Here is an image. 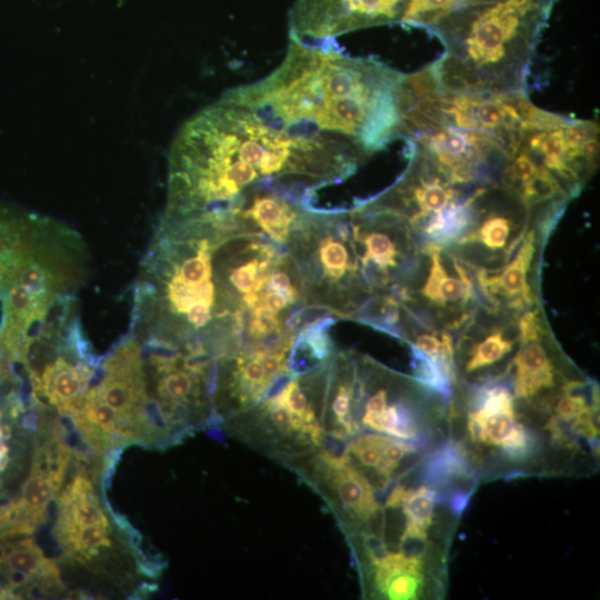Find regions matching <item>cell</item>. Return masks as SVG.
<instances>
[{"instance_id":"cell-1","label":"cell","mask_w":600,"mask_h":600,"mask_svg":"<svg viewBox=\"0 0 600 600\" xmlns=\"http://www.w3.org/2000/svg\"><path fill=\"white\" fill-rule=\"evenodd\" d=\"M364 157L350 141L289 132L223 94L188 120L173 140L166 213L217 209L249 186L286 174L333 181Z\"/></svg>"},{"instance_id":"cell-2","label":"cell","mask_w":600,"mask_h":600,"mask_svg":"<svg viewBox=\"0 0 600 600\" xmlns=\"http://www.w3.org/2000/svg\"><path fill=\"white\" fill-rule=\"evenodd\" d=\"M404 77L374 59L344 56L333 44L290 39L272 73L224 96L289 132L347 140L371 154L400 137Z\"/></svg>"},{"instance_id":"cell-3","label":"cell","mask_w":600,"mask_h":600,"mask_svg":"<svg viewBox=\"0 0 600 600\" xmlns=\"http://www.w3.org/2000/svg\"><path fill=\"white\" fill-rule=\"evenodd\" d=\"M82 238L50 217L0 203V348L27 354L52 312L74 297L88 272Z\"/></svg>"},{"instance_id":"cell-4","label":"cell","mask_w":600,"mask_h":600,"mask_svg":"<svg viewBox=\"0 0 600 600\" xmlns=\"http://www.w3.org/2000/svg\"><path fill=\"white\" fill-rule=\"evenodd\" d=\"M558 0L467 2L430 30L444 47L428 66L444 90L478 93L526 91L536 48Z\"/></svg>"},{"instance_id":"cell-5","label":"cell","mask_w":600,"mask_h":600,"mask_svg":"<svg viewBox=\"0 0 600 600\" xmlns=\"http://www.w3.org/2000/svg\"><path fill=\"white\" fill-rule=\"evenodd\" d=\"M516 146L554 174L571 197L593 172L599 153V126L538 108L519 130Z\"/></svg>"},{"instance_id":"cell-6","label":"cell","mask_w":600,"mask_h":600,"mask_svg":"<svg viewBox=\"0 0 600 600\" xmlns=\"http://www.w3.org/2000/svg\"><path fill=\"white\" fill-rule=\"evenodd\" d=\"M410 0H297L290 13V39L329 44L349 31L401 22Z\"/></svg>"},{"instance_id":"cell-7","label":"cell","mask_w":600,"mask_h":600,"mask_svg":"<svg viewBox=\"0 0 600 600\" xmlns=\"http://www.w3.org/2000/svg\"><path fill=\"white\" fill-rule=\"evenodd\" d=\"M312 462L317 481L331 491L336 503L350 519L362 523L380 513L373 487L347 458L326 449L318 452Z\"/></svg>"},{"instance_id":"cell-8","label":"cell","mask_w":600,"mask_h":600,"mask_svg":"<svg viewBox=\"0 0 600 600\" xmlns=\"http://www.w3.org/2000/svg\"><path fill=\"white\" fill-rule=\"evenodd\" d=\"M421 481L440 496L454 516H461L479 483V474L462 444L452 440L427 457Z\"/></svg>"},{"instance_id":"cell-9","label":"cell","mask_w":600,"mask_h":600,"mask_svg":"<svg viewBox=\"0 0 600 600\" xmlns=\"http://www.w3.org/2000/svg\"><path fill=\"white\" fill-rule=\"evenodd\" d=\"M373 586L382 598L391 600L418 599L426 588L424 560L390 552L376 566Z\"/></svg>"},{"instance_id":"cell-10","label":"cell","mask_w":600,"mask_h":600,"mask_svg":"<svg viewBox=\"0 0 600 600\" xmlns=\"http://www.w3.org/2000/svg\"><path fill=\"white\" fill-rule=\"evenodd\" d=\"M241 211L277 241H284L299 212L278 193L240 194Z\"/></svg>"},{"instance_id":"cell-11","label":"cell","mask_w":600,"mask_h":600,"mask_svg":"<svg viewBox=\"0 0 600 600\" xmlns=\"http://www.w3.org/2000/svg\"><path fill=\"white\" fill-rule=\"evenodd\" d=\"M514 396L529 399L542 389L553 384V369L548 354L538 341L522 342L516 356Z\"/></svg>"},{"instance_id":"cell-12","label":"cell","mask_w":600,"mask_h":600,"mask_svg":"<svg viewBox=\"0 0 600 600\" xmlns=\"http://www.w3.org/2000/svg\"><path fill=\"white\" fill-rule=\"evenodd\" d=\"M59 490L60 486L47 472L32 464L18 499L23 517L31 527L36 529L42 522L50 500L58 497Z\"/></svg>"},{"instance_id":"cell-13","label":"cell","mask_w":600,"mask_h":600,"mask_svg":"<svg viewBox=\"0 0 600 600\" xmlns=\"http://www.w3.org/2000/svg\"><path fill=\"white\" fill-rule=\"evenodd\" d=\"M532 242L533 232L531 231L516 258L509 264H507L501 274L498 278H486L481 276V283L489 287L491 291H498L500 294L509 299L521 297L524 300H528L529 288L527 286L526 277L533 254Z\"/></svg>"},{"instance_id":"cell-14","label":"cell","mask_w":600,"mask_h":600,"mask_svg":"<svg viewBox=\"0 0 600 600\" xmlns=\"http://www.w3.org/2000/svg\"><path fill=\"white\" fill-rule=\"evenodd\" d=\"M431 269L422 293L438 304L469 300L471 286L462 269L457 264L460 278L449 277L442 267L438 250L431 251Z\"/></svg>"},{"instance_id":"cell-15","label":"cell","mask_w":600,"mask_h":600,"mask_svg":"<svg viewBox=\"0 0 600 600\" xmlns=\"http://www.w3.org/2000/svg\"><path fill=\"white\" fill-rule=\"evenodd\" d=\"M413 370L418 382L443 398L452 394L451 384L454 380L453 363L441 357L431 358L412 347Z\"/></svg>"},{"instance_id":"cell-16","label":"cell","mask_w":600,"mask_h":600,"mask_svg":"<svg viewBox=\"0 0 600 600\" xmlns=\"http://www.w3.org/2000/svg\"><path fill=\"white\" fill-rule=\"evenodd\" d=\"M296 344L290 357V372L300 374L314 369L328 353L327 339L320 332H310Z\"/></svg>"},{"instance_id":"cell-17","label":"cell","mask_w":600,"mask_h":600,"mask_svg":"<svg viewBox=\"0 0 600 600\" xmlns=\"http://www.w3.org/2000/svg\"><path fill=\"white\" fill-rule=\"evenodd\" d=\"M461 4L460 0H410L401 23L429 31L440 19Z\"/></svg>"},{"instance_id":"cell-18","label":"cell","mask_w":600,"mask_h":600,"mask_svg":"<svg viewBox=\"0 0 600 600\" xmlns=\"http://www.w3.org/2000/svg\"><path fill=\"white\" fill-rule=\"evenodd\" d=\"M438 502L440 496L432 488L422 484L411 489L401 506L406 521L428 530L433 521V511Z\"/></svg>"},{"instance_id":"cell-19","label":"cell","mask_w":600,"mask_h":600,"mask_svg":"<svg viewBox=\"0 0 600 600\" xmlns=\"http://www.w3.org/2000/svg\"><path fill=\"white\" fill-rule=\"evenodd\" d=\"M318 261L322 264V273L330 279L328 282H334L340 279L348 270H353L349 261V252L344 244L332 237H326L319 242Z\"/></svg>"},{"instance_id":"cell-20","label":"cell","mask_w":600,"mask_h":600,"mask_svg":"<svg viewBox=\"0 0 600 600\" xmlns=\"http://www.w3.org/2000/svg\"><path fill=\"white\" fill-rule=\"evenodd\" d=\"M512 349V342L500 332L488 336L483 341L472 348L471 357L467 362L468 372L476 371L502 359Z\"/></svg>"},{"instance_id":"cell-21","label":"cell","mask_w":600,"mask_h":600,"mask_svg":"<svg viewBox=\"0 0 600 600\" xmlns=\"http://www.w3.org/2000/svg\"><path fill=\"white\" fill-rule=\"evenodd\" d=\"M363 243L366 246L363 264L371 261L383 276L387 273V267L397 264L398 250L389 234L372 231L366 236Z\"/></svg>"},{"instance_id":"cell-22","label":"cell","mask_w":600,"mask_h":600,"mask_svg":"<svg viewBox=\"0 0 600 600\" xmlns=\"http://www.w3.org/2000/svg\"><path fill=\"white\" fill-rule=\"evenodd\" d=\"M267 250H262L259 257L250 259L238 267L231 268L228 277H222L218 272L217 274L221 279H228L230 286L237 291L244 293V296L254 292L256 283L259 278L258 273L266 271L269 262V258L264 259V256L269 254Z\"/></svg>"},{"instance_id":"cell-23","label":"cell","mask_w":600,"mask_h":600,"mask_svg":"<svg viewBox=\"0 0 600 600\" xmlns=\"http://www.w3.org/2000/svg\"><path fill=\"white\" fill-rule=\"evenodd\" d=\"M286 407L292 414L301 418L306 423L319 422L314 409L310 406L307 394L298 380H290L282 391L273 397Z\"/></svg>"},{"instance_id":"cell-24","label":"cell","mask_w":600,"mask_h":600,"mask_svg":"<svg viewBox=\"0 0 600 600\" xmlns=\"http://www.w3.org/2000/svg\"><path fill=\"white\" fill-rule=\"evenodd\" d=\"M511 221L509 218L491 213L480 226L478 239L490 249H501L506 246L510 234Z\"/></svg>"},{"instance_id":"cell-25","label":"cell","mask_w":600,"mask_h":600,"mask_svg":"<svg viewBox=\"0 0 600 600\" xmlns=\"http://www.w3.org/2000/svg\"><path fill=\"white\" fill-rule=\"evenodd\" d=\"M428 550V530L407 522L399 541V552L404 557L424 560Z\"/></svg>"},{"instance_id":"cell-26","label":"cell","mask_w":600,"mask_h":600,"mask_svg":"<svg viewBox=\"0 0 600 600\" xmlns=\"http://www.w3.org/2000/svg\"><path fill=\"white\" fill-rule=\"evenodd\" d=\"M589 408L590 407L583 396L564 390L554 408L556 418L560 422H572Z\"/></svg>"},{"instance_id":"cell-27","label":"cell","mask_w":600,"mask_h":600,"mask_svg":"<svg viewBox=\"0 0 600 600\" xmlns=\"http://www.w3.org/2000/svg\"><path fill=\"white\" fill-rule=\"evenodd\" d=\"M279 331V320L274 313L270 312L262 306L254 308V317L250 324V333L252 337L261 338Z\"/></svg>"},{"instance_id":"cell-28","label":"cell","mask_w":600,"mask_h":600,"mask_svg":"<svg viewBox=\"0 0 600 600\" xmlns=\"http://www.w3.org/2000/svg\"><path fill=\"white\" fill-rule=\"evenodd\" d=\"M264 287L269 290L282 293L290 303L298 297V292L291 284L289 276L281 270H277L268 276Z\"/></svg>"},{"instance_id":"cell-29","label":"cell","mask_w":600,"mask_h":600,"mask_svg":"<svg viewBox=\"0 0 600 600\" xmlns=\"http://www.w3.org/2000/svg\"><path fill=\"white\" fill-rule=\"evenodd\" d=\"M261 362L266 377L270 382L287 371L284 351H278L270 354L263 353L261 357Z\"/></svg>"},{"instance_id":"cell-30","label":"cell","mask_w":600,"mask_h":600,"mask_svg":"<svg viewBox=\"0 0 600 600\" xmlns=\"http://www.w3.org/2000/svg\"><path fill=\"white\" fill-rule=\"evenodd\" d=\"M289 303L290 302L282 293L267 289L266 293L263 294L262 303H260V306H262L272 313H277L280 310L284 309Z\"/></svg>"},{"instance_id":"cell-31","label":"cell","mask_w":600,"mask_h":600,"mask_svg":"<svg viewBox=\"0 0 600 600\" xmlns=\"http://www.w3.org/2000/svg\"><path fill=\"white\" fill-rule=\"evenodd\" d=\"M9 447L7 446L0 450V473L7 469V467L9 466Z\"/></svg>"},{"instance_id":"cell-32","label":"cell","mask_w":600,"mask_h":600,"mask_svg":"<svg viewBox=\"0 0 600 600\" xmlns=\"http://www.w3.org/2000/svg\"><path fill=\"white\" fill-rule=\"evenodd\" d=\"M462 4L467 3V2H474V1H481V0H460ZM461 4V6H462Z\"/></svg>"}]
</instances>
